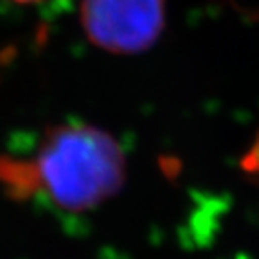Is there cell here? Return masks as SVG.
I'll use <instances>...</instances> for the list:
<instances>
[{"label":"cell","instance_id":"277c9868","mask_svg":"<svg viewBox=\"0 0 259 259\" xmlns=\"http://www.w3.org/2000/svg\"><path fill=\"white\" fill-rule=\"evenodd\" d=\"M13 2H20V4H31V2H38V0H13Z\"/></svg>","mask_w":259,"mask_h":259},{"label":"cell","instance_id":"6da1fadb","mask_svg":"<svg viewBox=\"0 0 259 259\" xmlns=\"http://www.w3.org/2000/svg\"><path fill=\"white\" fill-rule=\"evenodd\" d=\"M126 157L108 132L87 124H61L44 134L31 158L0 157V186L13 198L34 194L65 210H90L119 193Z\"/></svg>","mask_w":259,"mask_h":259},{"label":"cell","instance_id":"7a4b0ae2","mask_svg":"<svg viewBox=\"0 0 259 259\" xmlns=\"http://www.w3.org/2000/svg\"><path fill=\"white\" fill-rule=\"evenodd\" d=\"M164 24L166 0H81L87 38L108 53H142L158 40Z\"/></svg>","mask_w":259,"mask_h":259},{"label":"cell","instance_id":"3957f363","mask_svg":"<svg viewBox=\"0 0 259 259\" xmlns=\"http://www.w3.org/2000/svg\"><path fill=\"white\" fill-rule=\"evenodd\" d=\"M241 167L245 169V173H248V175H259V134H257V137H255V141L252 142L250 150L243 157Z\"/></svg>","mask_w":259,"mask_h":259}]
</instances>
